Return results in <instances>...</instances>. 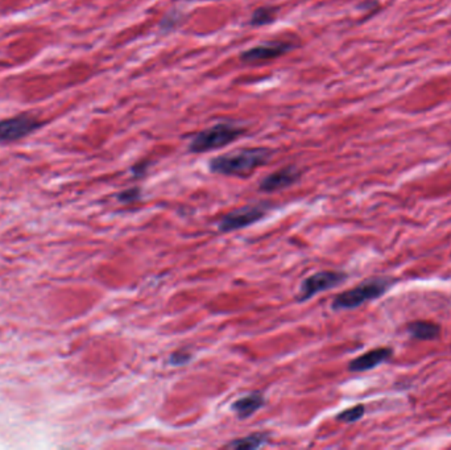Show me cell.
Listing matches in <instances>:
<instances>
[{
  "label": "cell",
  "mask_w": 451,
  "mask_h": 450,
  "mask_svg": "<svg viewBox=\"0 0 451 450\" xmlns=\"http://www.w3.org/2000/svg\"><path fill=\"white\" fill-rule=\"evenodd\" d=\"M275 155L269 148H247L217 156L209 160V171L214 174L246 178L258 168L266 165Z\"/></svg>",
  "instance_id": "1"
},
{
  "label": "cell",
  "mask_w": 451,
  "mask_h": 450,
  "mask_svg": "<svg viewBox=\"0 0 451 450\" xmlns=\"http://www.w3.org/2000/svg\"><path fill=\"white\" fill-rule=\"evenodd\" d=\"M247 130L242 125H233V123H217L211 125L201 132L196 134L189 145L187 150L191 154H206L216 150L224 148L230 144L240 139L246 135Z\"/></svg>",
  "instance_id": "2"
},
{
  "label": "cell",
  "mask_w": 451,
  "mask_h": 450,
  "mask_svg": "<svg viewBox=\"0 0 451 450\" xmlns=\"http://www.w3.org/2000/svg\"><path fill=\"white\" fill-rule=\"evenodd\" d=\"M395 284L389 278H371L364 280L357 287L337 296L333 301L331 308L334 311H351L360 305L374 301L386 295V292Z\"/></svg>",
  "instance_id": "3"
},
{
  "label": "cell",
  "mask_w": 451,
  "mask_h": 450,
  "mask_svg": "<svg viewBox=\"0 0 451 450\" xmlns=\"http://www.w3.org/2000/svg\"><path fill=\"white\" fill-rule=\"evenodd\" d=\"M297 44L289 40H276L264 43L262 45L249 48L243 50L239 54V61L246 65H260V63H269L282 56L288 54L289 52L295 50Z\"/></svg>",
  "instance_id": "4"
},
{
  "label": "cell",
  "mask_w": 451,
  "mask_h": 450,
  "mask_svg": "<svg viewBox=\"0 0 451 450\" xmlns=\"http://www.w3.org/2000/svg\"><path fill=\"white\" fill-rule=\"evenodd\" d=\"M346 279H347L346 274L335 272V271H321V272L313 274L301 283L297 301L305 303L318 294L337 288Z\"/></svg>",
  "instance_id": "5"
},
{
  "label": "cell",
  "mask_w": 451,
  "mask_h": 450,
  "mask_svg": "<svg viewBox=\"0 0 451 450\" xmlns=\"http://www.w3.org/2000/svg\"><path fill=\"white\" fill-rule=\"evenodd\" d=\"M268 205H252L236 209L226 214L218 222V230L222 233H231L235 230H242L251 225L262 221L268 212Z\"/></svg>",
  "instance_id": "6"
},
{
  "label": "cell",
  "mask_w": 451,
  "mask_h": 450,
  "mask_svg": "<svg viewBox=\"0 0 451 450\" xmlns=\"http://www.w3.org/2000/svg\"><path fill=\"white\" fill-rule=\"evenodd\" d=\"M43 123L34 116L23 114L0 121V144L23 139L37 131Z\"/></svg>",
  "instance_id": "7"
},
{
  "label": "cell",
  "mask_w": 451,
  "mask_h": 450,
  "mask_svg": "<svg viewBox=\"0 0 451 450\" xmlns=\"http://www.w3.org/2000/svg\"><path fill=\"white\" fill-rule=\"evenodd\" d=\"M301 174L302 171L296 165H286L264 177L259 184V190L264 193H273L291 187L300 181Z\"/></svg>",
  "instance_id": "8"
},
{
  "label": "cell",
  "mask_w": 451,
  "mask_h": 450,
  "mask_svg": "<svg viewBox=\"0 0 451 450\" xmlns=\"http://www.w3.org/2000/svg\"><path fill=\"white\" fill-rule=\"evenodd\" d=\"M390 356H392V349L389 347H379L370 350L363 356L351 360L348 365V370L353 373H363V371L373 370L379 365L388 360Z\"/></svg>",
  "instance_id": "9"
},
{
  "label": "cell",
  "mask_w": 451,
  "mask_h": 450,
  "mask_svg": "<svg viewBox=\"0 0 451 450\" xmlns=\"http://www.w3.org/2000/svg\"><path fill=\"white\" fill-rule=\"evenodd\" d=\"M265 404L264 396L262 392H249L235 400L231 404V411L239 420H246L251 418L255 412H258Z\"/></svg>",
  "instance_id": "10"
},
{
  "label": "cell",
  "mask_w": 451,
  "mask_h": 450,
  "mask_svg": "<svg viewBox=\"0 0 451 450\" xmlns=\"http://www.w3.org/2000/svg\"><path fill=\"white\" fill-rule=\"evenodd\" d=\"M408 331L416 340L430 341L439 337L441 327L430 321H415L408 325Z\"/></svg>",
  "instance_id": "11"
},
{
  "label": "cell",
  "mask_w": 451,
  "mask_h": 450,
  "mask_svg": "<svg viewBox=\"0 0 451 450\" xmlns=\"http://www.w3.org/2000/svg\"><path fill=\"white\" fill-rule=\"evenodd\" d=\"M279 15V8L275 6H263L256 8L249 17V25L253 28H260L273 24Z\"/></svg>",
  "instance_id": "12"
},
{
  "label": "cell",
  "mask_w": 451,
  "mask_h": 450,
  "mask_svg": "<svg viewBox=\"0 0 451 450\" xmlns=\"http://www.w3.org/2000/svg\"><path fill=\"white\" fill-rule=\"evenodd\" d=\"M268 437H269L268 433H263V432L252 433V435L247 436V437L233 440V442H230L227 445V448L236 450L259 449V448L264 447L265 444L268 442Z\"/></svg>",
  "instance_id": "13"
},
{
  "label": "cell",
  "mask_w": 451,
  "mask_h": 450,
  "mask_svg": "<svg viewBox=\"0 0 451 450\" xmlns=\"http://www.w3.org/2000/svg\"><path fill=\"white\" fill-rule=\"evenodd\" d=\"M184 20H185V15L181 11H178V10L168 11L158 24L160 32L169 33V32L176 31L177 28H180L182 25Z\"/></svg>",
  "instance_id": "14"
},
{
  "label": "cell",
  "mask_w": 451,
  "mask_h": 450,
  "mask_svg": "<svg viewBox=\"0 0 451 450\" xmlns=\"http://www.w3.org/2000/svg\"><path fill=\"white\" fill-rule=\"evenodd\" d=\"M366 413V408L363 404L355 405L353 408H348L346 411L341 412L339 415H337V420L343 421V422H355L358 420L361 419Z\"/></svg>",
  "instance_id": "15"
},
{
  "label": "cell",
  "mask_w": 451,
  "mask_h": 450,
  "mask_svg": "<svg viewBox=\"0 0 451 450\" xmlns=\"http://www.w3.org/2000/svg\"><path fill=\"white\" fill-rule=\"evenodd\" d=\"M141 198V190L139 187H129L125 189L123 192H120L116 196V200L122 203H134V202L139 201Z\"/></svg>",
  "instance_id": "16"
},
{
  "label": "cell",
  "mask_w": 451,
  "mask_h": 450,
  "mask_svg": "<svg viewBox=\"0 0 451 450\" xmlns=\"http://www.w3.org/2000/svg\"><path fill=\"white\" fill-rule=\"evenodd\" d=\"M191 358H193L191 353H189L187 350H178V351L171 353L168 362H169L171 366L178 367V366H185V365H187L191 360Z\"/></svg>",
  "instance_id": "17"
},
{
  "label": "cell",
  "mask_w": 451,
  "mask_h": 450,
  "mask_svg": "<svg viewBox=\"0 0 451 450\" xmlns=\"http://www.w3.org/2000/svg\"><path fill=\"white\" fill-rule=\"evenodd\" d=\"M151 164L152 163L149 160H140L135 165H132L131 173H132L134 178H141V177H144L147 174L148 170H149Z\"/></svg>",
  "instance_id": "18"
}]
</instances>
